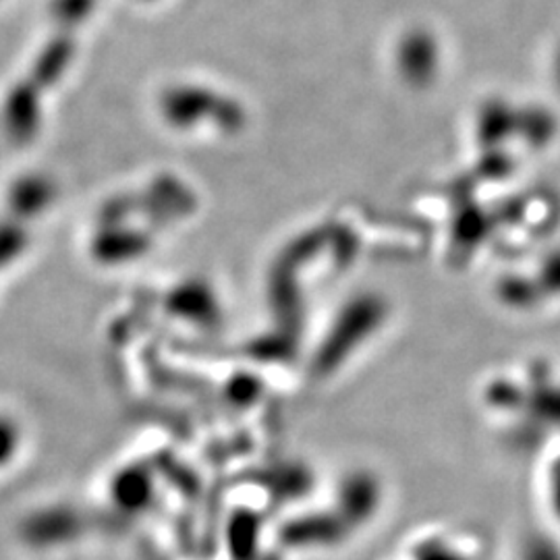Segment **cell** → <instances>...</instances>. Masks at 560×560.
I'll return each instance as SVG.
<instances>
[{
  "instance_id": "cell-1",
  "label": "cell",
  "mask_w": 560,
  "mask_h": 560,
  "mask_svg": "<svg viewBox=\"0 0 560 560\" xmlns=\"http://www.w3.org/2000/svg\"><path fill=\"white\" fill-rule=\"evenodd\" d=\"M20 448V432L7 420H0V467L11 463Z\"/></svg>"
}]
</instances>
